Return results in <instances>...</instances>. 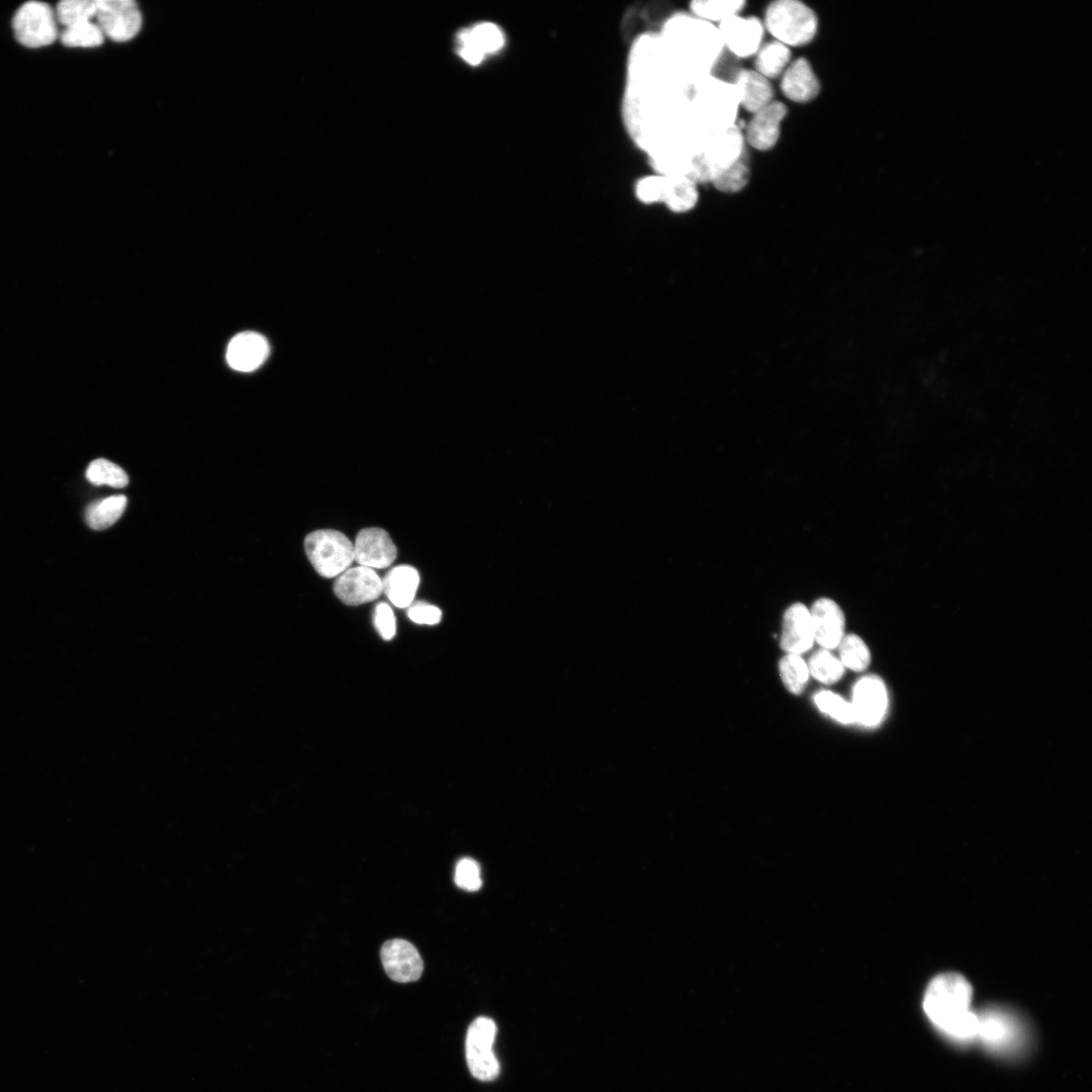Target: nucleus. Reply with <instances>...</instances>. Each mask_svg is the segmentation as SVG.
I'll return each instance as SVG.
<instances>
[{"label": "nucleus", "instance_id": "nucleus-1", "mask_svg": "<svg viewBox=\"0 0 1092 1092\" xmlns=\"http://www.w3.org/2000/svg\"><path fill=\"white\" fill-rule=\"evenodd\" d=\"M657 33L670 58L694 79L713 74L725 53L717 26L689 11L670 14Z\"/></svg>", "mask_w": 1092, "mask_h": 1092}, {"label": "nucleus", "instance_id": "nucleus-2", "mask_svg": "<svg viewBox=\"0 0 1092 1092\" xmlns=\"http://www.w3.org/2000/svg\"><path fill=\"white\" fill-rule=\"evenodd\" d=\"M972 997V986L963 975L943 973L929 982L923 997V1010L945 1037L957 1043H970L976 1040L978 1031Z\"/></svg>", "mask_w": 1092, "mask_h": 1092}, {"label": "nucleus", "instance_id": "nucleus-3", "mask_svg": "<svg viewBox=\"0 0 1092 1092\" xmlns=\"http://www.w3.org/2000/svg\"><path fill=\"white\" fill-rule=\"evenodd\" d=\"M689 98L694 118L708 134L738 123V94L729 79L706 75L690 86Z\"/></svg>", "mask_w": 1092, "mask_h": 1092}, {"label": "nucleus", "instance_id": "nucleus-4", "mask_svg": "<svg viewBox=\"0 0 1092 1092\" xmlns=\"http://www.w3.org/2000/svg\"><path fill=\"white\" fill-rule=\"evenodd\" d=\"M977 1038L997 1056L1013 1058L1024 1053L1029 1042L1025 1021L1018 1013L1003 1006H988L977 1011Z\"/></svg>", "mask_w": 1092, "mask_h": 1092}, {"label": "nucleus", "instance_id": "nucleus-5", "mask_svg": "<svg viewBox=\"0 0 1092 1092\" xmlns=\"http://www.w3.org/2000/svg\"><path fill=\"white\" fill-rule=\"evenodd\" d=\"M765 32L791 50L809 44L817 35L819 21L815 11L799 0L770 2L763 14Z\"/></svg>", "mask_w": 1092, "mask_h": 1092}, {"label": "nucleus", "instance_id": "nucleus-6", "mask_svg": "<svg viewBox=\"0 0 1092 1092\" xmlns=\"http://www.w3.org/2000/svg\"><path fill=\"white\" fill-rule=\"evenodd\" d=\"M747 152L743 130L738 123L712 132L705 142L692 178L698 184L710 183Z\"/></svg>", "mask_w": 1092, "mask_h": 1092}, {"label": "nucleus", "instance_id": "nucleus-7", "mask_svg": "<svg viewBox=\"0 0 1092 1092\" xmlns=\"http://www.w3.org/2000/svg\"><path fill=\"white\" fill-rule=\"evenodd\" d=\"M304 550L313 568L324 577L339 576L354 560V546L336 530H317L304 539Z\"/></svg>", "mask_w": 1092, "mask_h": 1092}, {"label": "nucleus", "instance_id": "nucleus-8", "mask_svg": "<svg viewBox=\"0 0 1092 1092\" xmlns=\"http://www.w3.org/2000/svg\"><path fill=\"white\" fill-rule=\"evenodd\" d=\"M12 28L16 40L30 49L50 46L60 35L55 10L39 1L22 4L13 16Z\"/></svg>", "mask_w": 1092, "mask_h": 1092}, {"label": "nucleus", "instance_id": "nucleus-9", "mask_svg": "<svg viewBox=\"0 0 1092 1092\" xmlns=\"http://www.w3.org/2000/svg\"><path fill=\"white\" fill-rule=\"evenodd\" d=\"M496 1031L495 1022L485 1016L474 1019L467 1030V1065L472 1076L480 1081H492L499 1074V1063L492 1050Z\"/></svg>", "mask_w": 1092, "mask_h": 1092}, {"label": "nucleus", "instance_id": "nucleus-10", "mask_svg": "<svg viewBox=\"0 0 1092 1092\" xmlns=\"http://www.w3.org/2000/svg\"><path fill=\"white\" fill-rule=\"evenodd\" d=\"M717 28L724 51L737 59L754 57L764 42L762 19L754 15H734L717 25Z\"/></svg>", "mask_w": 1092, "mask_h": 1092}, {"label": "nucleus", "instance_id": "nucleus-11", "mask_svg": "<svg viewBox=\"0 0 1092 1092\" xmlns=\"http://www.w3.org/2000/svg\"><path fill=\"white\" fill-rule=\"evenodd\" d=\"M97 24L114 41L133 38L143 25L142 13L132 0H97Z\"/></svg>", "mask_w": 1092, "mask_h": 1092}, {"label": "nucleus", "instance_id": "nucleus-12", "mask_svg": "<svg viewBox=\"0 0 1092 1092\" xmlns=\"http://www.w3.org/2000/svg\"><path fill=\"white\" fill-rule=\"evenodd\" d=\"M787 114V106L779 100L752 113L745 127H742L746 146L759 152L774 149L780 140L782 123Z\"/></svg>", "mask_w": 1092, "mask_h": 1092}, {"label": "nucleus", "instance_id": "nucleus-13", "mask_svg": "<svg viewBox=\"0 0 1092 1092\" xmlns=\"http://www.w3.org/2000/svg\"><path fill=\"white\" fill-rule=\"evenodd\" d=\"M380 957L385 973L395 982H414L423 974L424 964L421 954L407 940L394 938L384 942Z\"/></svg>", "mask_w": 1092, "mask_h": 1092}, {"label": "nucleus", "instance_id": "nucleus-14", "mask_svg": "<svg viewBox=\"0 0 1092 1092\" xmlns=\"http://www.w3.org/2000/svg\"><path fill=\"white\" fill-rule=\"evenodd\" d=\"M337 598L349 606H358L377 599L382 593V580L374 569L357 566L347 569L334 583Z\"/></svg>", "mask_w": 1092, "mask_h": 1092}, {"label": "nucleus", "instance_id": "nucleus-15", "mask_svg": "<svg viewBox=\"0 0 1092 1092\" xmlns=\"http://www.w3.org/2000/svg\"><path fill=\"white\" fill-rule=\"evenodd\" d=\"M855 720L866 726H875L883 719L888 706L884 681L876 675L861 677L853 687L850 703Z\"/></svg>", "mask_w": 1092, "mask_h": 1092}, {"label": "nucleus", "instance_id": "nucleus-16", "mask_svg": "<svg viewBox=\"0 0 1092 1092\" xmlns=\"http://www.w3.org/2000/svg\"><path fill=\"white\" fill-rule=\"evenodd\" d=\"M780 88L788 100L806 104L819 96L821 83L810 61L800 57L792 60L780 77Z\"/></svg>", "mask_w": 1092, "mask_h": 1092}, {"label": "nucleus", "instance_id": "nucleus-17", "mask_svg": "<svg viewBox=\"0 0 1092 1092\" xmlns=\"http://www.w3.org/2000/svg\"><path fill=\"white\" fill-rule=\"evenodd\" d=\"M353 546L354 560L359 565L372 569L387 567L396 557V547L392 539L381 528L361 530Z\"/></svg>", "mask_w": 1092, "mask_h": 1092}, {"label": "nucleus", "instance_id": "nucleus-18", "mask_svg": "<svg viewBox=\"0 0 1092 1092\" xmlns=\"http://www.w3.org/2000/svg\"><path fill=\"white\" fill-rule=\"evenodd\" d=\"M809 611L814 641L824 649L837 647L844 637L845 625L840 607L830 599L821 598L815 601Z\"/></svg>", "mask_w": 1092, "mask_h": 1092}, {"label": "nucleus", "instance_id": "nucleus-19", "mask_svg": "<svg viewBox=\"0 0 1092 1092\" xmlns=\"http://www.w3.org/2000/svg\"><path fill=\"white\" fill-rule=\"evenodd\" d=\"M269 355V344L256 332H243L229 343L225 353L228 364L237 371L251 372L258 369Z\"/></svg>", "mask_w": 1092, "mask_h": 1092}, {"label": "nucleus", "instance_id": "nucleus-20", "mask_svg": "<svg viewBox=\"0 0 1092 1092\" xmlns=\"http://www.w3.org/2000/svg\"><path fill=\"white\" fill-rule=\"evenodd\" d=\"M814 642L809 609L801 604L791 605L783 618L781 647L788 654L800 655L808 651Z\"/></svg>", "mask_w": 1092, "mask_h": 1092}, {"label": "nucleus", "instance_id": "nucleus-21", "mask_svg": "<svg viewBox=\"0 0 1092 1092\" xmlns=\"http://www.w3.org/2000/svg\"><path fill=\"white\" fill-rule=\"evenodd\" d=\"M730 81L737 91L740 109L750 114L776 100L770 81L753 69L736 70Z\"/></svg>", "mask_w": 1092, "mask_h": 1092}, {"label": "nucleus", "instance_id": "nucleus-22", "mask_svg": "<svg viewBox=\"0 0 1092 1092\" xmlns=\"http://www.w3.org/2000/svg\"><path fill=\"white\" fill-rule=\"evenodd\" d=\"M420 583V575L410 565H398L389 570L382 580V592L397 608L410 607Z\"/></svg>", "mask_w": 1092, "mask_h": 1092}, {"label": "nucleus", "instance_id": "nucleus-23", "mask_svg": "<svg viewBox=\"0 0 1092 1092\" xmlns=\"http://www.w3.org/2000/svg\"><path fill=\"white\" fill-rule=\"evenodd\" d=\"M665 178L662 203L675 213L688 212L695 208L699 201V184L684 175H665Z\"/></svg>", "mask_w": 1092, "mask_h": 1092}, {"label": "nucleus", "instance_id": "nucleus-24", "mask_svg": "<svg viewBox=\"0 0 1092 1092\" xmlns=\"http://www.w3.org/2000/svg\"><path fill=\"white\" fill-rule=\"evenodd\" d=\"M792 60V50L771 39L763 42L754 55L753 70L770 81L780 78Z\"/></svg>", "mask_w": 1092, "mask_h": 1092}, {"label": "nucleus", "instance_id": "nucleus-25", "mask_svg": "<svg viewBox=\"0 0 1092 1092\" xmlns=\"http://www.w3.org/2000/svg\"><path fill=\"white\" fill-rule=\"evenodd\" d=\"M127 498L123 494L110 495L92 502L86 507L85 520L93 530H104L112 526L123 514Z\"/></svg>", "mask_w": 1092, "mask_h": 1092}, {"label": "nucleus", "instance_id": "nucleus-26", "mask_svg": "<svg viewBox=\"0 0 1092 1092\" xmlns=\"http://www.w3.org/2000/svg\"><path fill=\"white\" fill-rule=\"evenodd\" d=\"M746 2L743 0H694L689 12L713 25H719L726 19L742 13Z\"/></svg>", "mask_w": 1092, "mask_h": 1092}, {"label": "nucleus", "instance_id": "nucleus-27", "mask_svg": "<svg viewBox=\"0 0 1092 1092\" xmlns=\"http://www.w3.org/2000/svg\"><path fill=\"white\" fill-rule=\"evenodd\" d=\"M750 175V156L747 152L731 167L716 175L710 184H712L719 192L735 194L742 191L747 186Z\"/></svg>", "mask_w": 1092, "mask_h": 1092}, {"label": "nucleus", "instance_id": "nucleus-28", "mask_svg": "<svg viewBox=\"0 0 1092 1092\" xmlns=\"http://www.w3.org/2000/svg\"><path fill=\"white\" fill-rule=\"evenodd\" d=\"M59 36L61 42L68 48H95L104 41L102 30L93 21L65 27Z\"/></svg>", "mask_w": 1092, "mask_h": 1092}, {"label": "nucleus", "instance_id": "nucleus-29", "mask_svg": "<svg viewBox=\"0 0 1092 1092\" xmlns=\"http://www.w3.org/2000/svg\"><path fill=\"white\" fill-rule=\"evenodd\" d=\"M86 478L95 485H109L121 488L127 485L126 472L115 463L99 458L93 460L86 469Z\"/></svg>", "mask_w": 1092, "mask_h": 1092}, {"label": "nucleus", "instance_id": "nucleus-30", "mask_svg": "<svg viewBox=\"0 0 1092 1092\" xmlns=\"http://www.w3.org/2000/svg\"><path fill=\"white\" fill-rule=\"evenodd\" d=\"M97 0H64L58 3L55 14L64 27L92 21L96 16Z\"/></svg>", "mask_w": 1092, "mask_h": 1092}, {"label": "nucleus", "instance_id": "nucleus-31", "mask_svg": "<svg viewBox=\"0 0 1092 1092\" xmlns=\"http://www.w3.org/2000/svg\"><path fill=\"white\" fill-rule=\"evenodd\" d=\"M780 675L787 690L799 695L806 687L809 677L808 665L797 654H787L779 662Z\"/></svg>", "mask_w": 1092, "mask_h": 1092}, {"label": "nucleus", "instance_id": "nucleus-32", "mask_svg": "<svg viewBox=\"0 0 1092 1092\" xmlns=\"http://www.w3.org/2000/svg\"><path fill=\"white\" fill-rule=\"evenodd\" d=\"M474 46L486 57L500 51L506 42L505 33L495 23L483 21L467 28Z\"/></svg>", "mask_w": 1092, "mask_h": 1092}, {"label": "nucleus", "instance_id": "nucleus-33", "mask_svg": "<svg viewBox=\"0 0 1092 1092\" xmlns=\"http://www.w3.org/2000/svg\"><path fill=\"white\" fill-rule=\"evenodd\" d=\"M838 646L840 662L843 666L854 671H861L870 664V650L857 635L844 636Z\"/></svg>", "mask_w": 1092, "mask_h": 1092}, {"label": "nucleus", "instance_id": "nucleus-34", "mask_svg": "<svg viewBox=\"0 0 1092 1092\" xmlns=\"http://www.w3.org/2000/svg\"><path fill=\"white\" fill-rule=\"evenodd\" d=\"M808 670L819 681L830 685L837 681L844 672V666L827 649L816 651L809 659Z\"/></svg>", "mask_w": 1092, "mask_h": 1092}, {"label": "nucleus", "instance_id": "nucleus-35", "mask_svg": "<svg viewBox=\"0 0 1092 1092\" xmlns=\"http://www.w3.org/2000/svg\"><path fill=\"white\" fill-rule=\"evenodd\" d=\"M814 700L823 713L836 721L842 724L856 722L851 704L838 695L829 691H821L815 695Z\"/></svg>", "mask_w": 1092, "mask_h": 1092}, {"label": "nucleus", "instance_id": "nucleus-36", "mask_svg": "<svg viewBox=\"0 0 1092 1092\" xmlns=\"http://www.w3.org/2000/svg\"><path fill=\"white\" fill-rule=\"evenodd\" d=\"M665 180V175L658 173L638 179L634 187L637 199L646 204L662 203Z\"/></svg>", "mask_w": 1092, "mask_h": 1092}, {"label": "nucleus", "instance_id": "nucleus-37", "mask_svg": "<svg viewBox=\"0 0 1092 1092\" xmlns=\"http://www.w3.org/2000/svg\"><path fill=\"white\" fill-rule=\"evenodd\" d=\"M455 884L466 891H477L481 885L479 864L470 857L460 859L455 869Z\"/></svg>", "mask_w": 1092, "mask_h": 1092}, {"label": "nucleus", "instance_id": "nucleus-38", "mask_svg": "<svg viewBox=\"0 0 1092 1092\" xmlns=\"http://www.w3.org/2000/svg\"><path fill=\"white\" fill-rule=\"evenodd\" d=\"M374 625L384 640H390L395 635V618L387 604L380 603L377 605L374 614Z\"/></svg>", "mask_w": 1092, "mask_h": 1092}, {"label": "nucleus", "instance_id": "nucleus-39", "mask_svg": "<svg viewBox=\"0 0 1092 1092\" xmlns=\"http://www.w3.org/2000/svg\"><path fill=\"white\" fill-rule=\"evenodd\" d=\"M407 616L414 623L435 625L440 622L442 612L436 606L420 602L410 606Z\"/></svg>", "mask_w": 1092, "mask_h": 1092}, {"label": "nucleus", "instance_id": "nucleus-40", "mask_svg": "<svg viewBox=\"0 0 1092 1092\" xmlns=\"http://www.w3.org/2000/svg\"><path fill=\"white\" fill-rule=\"evenodd\" d=\"M459 56L468 64L479 65L485 56L474 46L467 29H462L457 36Z\"/></svg>", "mask_w": 1092, "mask_h": 1092}]
</instances>
